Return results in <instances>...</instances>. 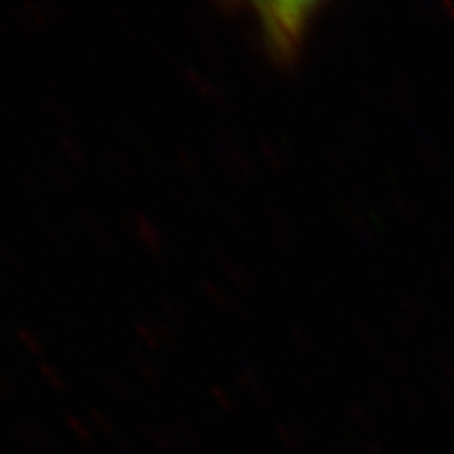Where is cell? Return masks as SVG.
<instances>
[{"mask_svg": "<svg viewBox=\"0 0 454 454\" xmlns=\"http://www.w3.org/2000/svg\"><path fill=\"white\" fill-rule=\"evenodd\" d=\"M309 4L294 3H255L254 10L258 12L262 31L267 48L273 51L277 59L290 57L300 42L303 23L307 20Z\"/></svg>", "mask_w": 454, "mask_h": 454, "instance_id": "1", "label": "cell"}]
</instances>
